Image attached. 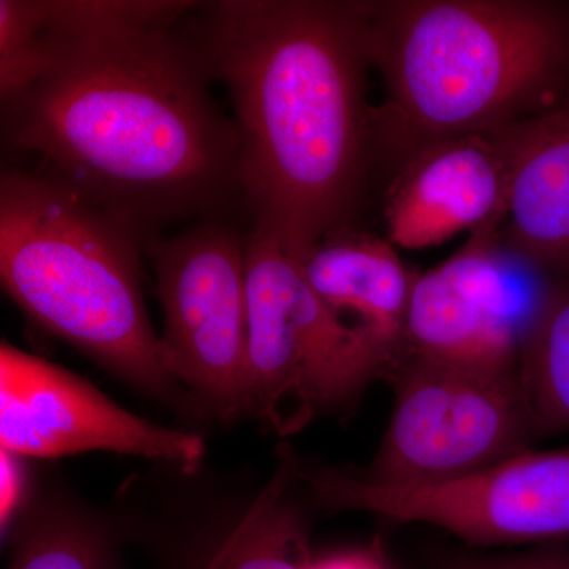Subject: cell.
Instances as JSON below:
<instances>
[{
  "mask_svg": "<svg viewBox=\"0 0 569 569\" xmlns=\"http://www.w3.org/2000/svg\"><path fill=\"white\" fill-rule=\"evenodd\" d=\"M198 6L44 0L47 67L2 103L11 151L148 244L164 224L246 208L241 137L186 21Z\"/></svg>",
  "mask_w": 569,
  "mask_h": 569,
  "instance_id": "6da1fadb",
  "label": "cell"
},
{
  "mask_svg": "<svg viewBox=\"0 0 569 569\" xmlns=\"http://www.w3.org/2000/svg\"><path fill=\"white\" fill-rule=\"evenodd\" d=\"M200 6L190 26L233 104L250 224L302 257L348 228L376 157L373 2Z\"/></svg>",
  "mask_w": 569,
  "mask_h": 569,
  "instance_id": "7a4b0ae2",
  "label": "cell"
},
{
  "mask_svg": "<svg viewBox=\"0 0 569 569\" xmlns=\"http://www.w3.org/2000/svg\"><path fill=\"white\" fill-rule=\"evenodd\" d=\"M370 56L387 84L377 152L400 163L432 142L556 107L569 91V2H373Z\"/></svg>",
  "mask_w": 569,
  "mask_h": 569,
  "instance_id": "3957f363",
  "label": "cell"
},
{
  "mask_svg": "<svg viewBox=\"0 0 569 569\" xmlns=\"http://www.w3.org/2000/svg\"><path fill=\"white\" fill-rule=\"evenodd\" d=\"M148 241L50 176L0 179V280L33 323L153 399L182 400L141 288Z\"/></svg>",
  "mask_w": 569,
  "mask_h": 569,
  "instance_id": "277c9868",
  "label": "cell"
},
{
  "mask_svg": "<svg viewBox=\"0 0 569 569\" xmlns=\"http://www.w3.org/2000/svg\"><path fill=\"white\" fill-rule=\"evenodd\" d=\"M246 257L250 415L288 436L388 378L365 332L326 305L274 236L250 224Z\"/></svg>",
  "mask_w": 569,
  "mask_h": 569,
  "instance_id": "5b68a950",
  "label": "cell"
},
{
  "mask_svg": "<svg viewBox=\"0 0 569 569\" xmlns=\"http://www.w3.org/2000/svg\"><path fill=\"white\" fill-rule=\"evenodd\" d=\"M389 380L395 410L376 460L359 477L425 488L488 470L535 440L518 369H481L406 356Z\"/></svg>",
  "mask_w": 569,
  "mask_h": 569,
  "instance_id": "8992f818",
  "label": "cell"
},
{
  "mask_svg": "<svg viewBox=\"0 0 569 569\" xmlns=\"http://www.w3.org/2000/svg\"><path fill=\"white\" fill-rule=\"evenodd\" d=\"M247 231L208 217L149 244L162 305V343L183 391L220 421L250 415Z\"/></svg>",
  "mask_w": 569,
  "mask_h": 569,
  "instance_id": "52a82bcc",
  "label": "cell"
},
{
  "mask_svg": "<svg viewBox=\"0 0 569 569\" xmlns=\"http://www.w3.org/2000/svg\"><path fill=\"white\" fill-rule=\"evenodd\" d=\"M301 479L321 507L429 523L475 546L569 538V448L530 449L470 477L425 488H385L355 471H302Z\"/></svg>",
  "mask_w": 569,
  "mask_h": 569,
  "instance_id": "ba28073f",
  "label": "cell"
},
{
  "mask_svg": "<svg viewBox=\"0 0 569 569\" xmlns=\"http://www.w3.org/2000/svg\"><path fill=\"white\" fill-rule=\"evenodd\" d=\"M0 448L20 458L104 451L194 470L203 438L156 425L112 402L84 378L2 342Z\"/></svg>",
  "mask_w": 569,
  "mask_h": 569,
  "instance_id": "9c48e42d",
  "label": "cell"
},
{
  "mask_svg": "<svg viewBox=\"0 0 569 569\" xmlns=\"http://www.w3.org/2000/svg\"><path fill=\"white\" fill-rule=\"evenodd\" d=\"M508 127L445 138L402 160L385 201L388 241L430 249L507 219Z\"/></svg>",
  "mask_w": 569,
  "mask_h": 569,
  "instance_id": "30bf717a",
  "label": "cell"
},
{
  "mask_svg": "<svg viewBox=\"0 0 569 569\" xmlns=\"http://www.w3.org/2000/svg\"><path fill=\"white\" fill-rule=\"evenodd\" d=\"M505 241L553 282L569 280V91L556 107L512 123Z\"/></svg>",
  "mask_w": 569,
  "mask_h": 569,
  "instance_id": "8fae6325",
  "label": "cell"
},
{
  "mask_svg": "<svg viewBox=\"0 0 569 569\" xmlns=\"http://www.w3.org/2000/svg\"><path fill=\"white\" fill-rule=\"evenodd\" d=\"M299 260L313 290L340 317H353L391 373L406 356L408 305L418 272L403 264L388 239L350 228L329 234Z\"/></svg>",
  "mask_w": 569,
  "mask_h": 569,
  "instance_id": "7c38bea8",
  "label": "cell"
},
{
  "mask_svg": "<svg viewBox=\"0 0 569 569\" xmlns=\"http://www.w3.org/2000/svg\"><path fill=\"white\" fill-rule=\"evenodd\" d=\"M520 342L522 335L515 326L462 293L440 266L418 272L408 305L406 356L481 369H518Z\"/></svg>",
  "mask_w": 569,
  "mask_h": 569,
  "instance_id": "4fadbf2b",
  "label": "cell"
},
{
  "mask_svg": "<svg viewBox=\"0 0 569 569\" xmlns=\"http://www.w3.org/2000/svg\"><path fill=\"white\" fill-rule=\"evenodd\" d=\"M298 460L290 449L271 485L249 512L204 550L190 569H310L307 526L290 488L298 479Z\"/></svg>",
  "mask_w": 569,
  "mask_h": 569,
  "instance_id": "5bb4252c",
  "label": "cell"
},
{
  "mask_svg": "<svg viewBox=\"0 0 569 569\" xmlns=\"http://www.w3.org/2000/svg\"><path fill=\"white\" fill-rule=\"evenodd\" d=\"M519 377L535 438L569 432V280L550 284L523 332Z\"/></svg>",
  "mask_w": 569,
  "mask_h": 569,
  "instance_id": "9a60e30c",
  "label": "cell"
},
{
  "mask_svg": "<svg viewBox=\"0 0 569 569\" xmlns=\"http://www.w3.org/2000/svg\"><path fill=\"white\" fill-rule=\"evenodd\" d=\"M10 569H119L112 539L69 509L41 511L17 531Z\"/></svg>",
  "mask_w": 569,
  "mask_h": 569,
  "instance_id": "2e32d148",
  "label": "cell"
},
{
  "mask_svg": "<svg viewBox=\"0 0 569 569\" xmlns=\"http://www.w3.org/2000/svg\"><path fill=\"white\" fill-rule=\"evenodd\" d=\"M43 0H0V99L26 91L48 62Z\"/></svg>",
  "mask_w": 569,
  "mask_h": 569,
  "instance_id": "e0dca14e",
  "label": "cell"
},
{
  "mask_svg": "<svg viewBox=\"0 0 569 569\" xmlns=\"http://www.w3.org/2000/svg\"><path fill=\"white\" fill-rule=\"evenodd\" d=\"M441 569H569V549L548 548L505 557H456Z\"/></svg>",
  "mask_w": 569,
  "mask_h": 569,
  "instance_id": "ac0fdd59",
  "label": "cell"
},
{
  "mask_svg": "<svg viewBox=\"0 0 569 569\" xmlns=\"http://www.w3.org/2000/svg\"><path fill=\"white\" fill-rule=\"evenodd\" d=\"M0 473H2V496H0V527L2 535L11 526V520L20 509L22 489H24V471L20 462V456L11 452H0Z\"/></svg>",
  "mask_w": 569,
  "mask_h": 569,
  "instance_id": "d6986e66",
  "label": "cell"
},
{
  "mask_svg": "<svg viewBox=\"0 0 569 569\" xmlns=\"http://www.w3.org/2000/svg\"><path fill=\"white\" fill-rule=\"evenodd\" d=\"M310 569H389L376 550H351L313 560Z\"/></svg>",
  "mask_w": 569,
  "mask_h": 569,
  "instance_id": "ffe728a7",
  "label": "cell"
}]
</instances>
